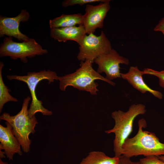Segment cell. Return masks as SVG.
I'll list each match as a JSON object with an SVG mask.
<instances>
[{"label": "cell", "instance_id": "obj_3", "mask_svg": "<svg viewBox=\"0 0 164 164\" xmlns=\"http://www.w3.org/2000/svg\"><path fill=\"white\" fill-rule=\"evenodd\" d=\"M146 111L145 105L138 104L131 105L126 112L119 110L111 113V117L115 121L114 126L112 129L105 131V132L115 134L113 140L115 156L119 157L122 155V145L133 131L135 118L139 115L145 114Z\"/></svg>", "mask_w": 164, "mask_h": 164}, {"label": "cell", "instance_id": "obj_13", "mask_svg": "<svg viewBox=\"0 0 164 164\" xmlns=\"http://www.w3.org/2000/svg\"><path fill=\"white\" fill-rule=\"evenodd\" d=\"M86 35L83 25L50 29V36L59 42L72 40L79 44Z\"/></svg>", "mask_w": 164, "mask_h": 164}, {"label": "cell", "instance_id": "obj_24", "mask_svg": "<svg viewBox=\"0 0 164 164\" xmlns=\"http://www.w3.org/2000/svg\"><path fill=\"white\" fill-rule=\"evenodd\" d=\"M158 157L160 159L164 162V155H161L158 156Z\"/></svg>", "mask_w": 164, "mask_h": 164}, {"label": "cell", "instance_id": "obj_9", "mask_svg": "<svg viewBox=\"0 0 164 164\" xmlns=\"http://www.w3.org/2000/svg\"><path fill=\"white\" fill-rule=\"evenodd\" d=\"M111 1L108 0L97 5H86L83 24L86 34L94 33L96 29L103 27L104 19L110 9Z\"/></svg>", "mask_w": 164, "mask_h": 164}, {"label": "cell", "instance_id": "obj_22", "mask_svg": "<svg viewBox=\"0 0 164 164\" xmlns=\"http://www.w3.org/2000/svg\"><path fill=\"white\" fill-rule=\"evenodd\" d=\"M2 150H0V159H2L5 157V152L2 151Z\"/></svg>", "mask_w": 164, "mask_h": 164}, {"label": "cell", "instance_id": "obj_19", "mask_svg": "<svg viewBox=\"0 0 164 164\" xmlns=\"http://www.w3.org/2000/svg\"><path fill=\"white\" fill-rule=\"evenodd\" d=\"M139 161L141 164H164V162L156 156L145 157L140 159Z\"/></svg>", "mask_w": 164, "mask_h": 164}, {"label": "cell", "instance_id": "obj_6", "mask_svg": "<svg viewBox=\"0 0 164 164\" xmlns=\"http://www.w3.org/2000/svg\"><path fill=\"white\" fill-rule=\"evenodd\" d=\"M48 53L47 50L43 49L34 39L32 38L18 43L13 41L12 37H5L0 46L1 57L9 56L14 60L19 58L24 63L28 62L27 57H33Z\"/></svg>", "mask_w": 164, "mask_h": 164}, {"label": "cell", "instance_id": "obj_7", "mask_svg": "<svg viewBox=\"0 0 164 164\" xmlns=\"http://www.w3.org/2000/svg\"><path fill=\"white\" fill-rule=\"evenodd\" d=\"M79 45L77 59L81 62L88 60L93 63L98 57L111 51V42L102 31L97 36L94 33L86 35Z\"/></svg>", "mask_w": 164, "mask_h": 164}, {"label": "cell", "instance_id": "obj_1", "mask_svg": "<svg viewBox=\"0 0 164 164\" xmlns=\"http://www.w3.org/2000/svg\"><path fill=\"white\" fill-rule=\"evenodd\" d=\"M138 124L136 134L132 138H128L123 143L122 155L130 158L140 155H164V143L160 142L154 133L143 130L147 127L145 120L140 119Z\"/></svg>", "mask_w": 164, "mask_h": 164}, {"label": "cell", "instance_id": "obj_10", "mask_svg": "<svg viewBox=\"0 0 164 164\" xmlns=\"http://www.w3.org/2000/svg\"><path fill=\"white\" fill-rule=\"evenodd\" d=\"M30 17L29 13L26 9H22L17 16L13 17L0 16V37L5 35L13 37L21 41L30 39L26 35L22 33L19 29L21 22L28 21Z\"/></svg>", "mask_w": 164, "mask_h": 164}, {"label": "cell", "instance_id": "obj_12", "mask_svg": "<svg viewBox=\"0 0 164 164\" xmlns=\"http://www.w3.org/2000/svg\"><path fill=\"white\" fill-rule=\"evenodd\" d=\"M143 71L140 70L137 66L131 67L127 73H121V77L127 80L133 87L142 93L145 94L148 92L158 98L162 99L163 97L162 94L148 86L143 79Z\"/></svg>", "mask_w": 164, "mask_h": 164}, {"label": "cell", "instance_id": "obj_17", "mask_svg": "<svg viewBox=\"0 0 164 164\" xmlns=\"http://www.w3.org/2000/svg\"><path fill=\"white\" fill-rule=\"evenodd\" d=\"M108 0H65L62 2L61 4L64 7H67L75 5L82 6L85 4L95 2H101Z\"/></svg>", "mask_w": 164, "mask_h": 164}, {"label": "cell", "instance_id": "obj_16", "mask_svg": "<svg viewBox=\"0 0 164 164\" xmlns=\"http://www.w3.org/2000/svg\"><path fill=\"white\" fill-rule=\"evenodd\" d=\"M4 66L3 63L0 62V112H1L4 104L9 101L17 102L18 100L9 93V89L5 85L2 77V70Z\"/></svg>", "mask_w": 164, "mask_h": 164}, {"label": "cell", "instance_id": "obj_23", "mask_svg": "<svg viewBox=\"0 0 164 164\" xmlns=\"http://www.w3.org/2000/svg\"><path fill=\"white\" fill-rule=\"evenodd\" d=\"M0 164H12V163L8 164L7 162H3L1 159H0Z\"/></svg>", "mask_w": 164, "mask_h": 164}, {"label": "cell", "instance_id": "obj_18", "mask_svg": "<svg viewBox=\"0 0 164 164\" xmlns=\"http://www.w3.org/2000/svg\"><path fill=\"white\" fill-rule=\"evenodd\" d=\"M144 74H149L157 77L159 80V86L164 88V70L158 71L153 69L146 68L143 71Z\"/></svg>", "mask_w": 164, "mask_h": 164}, {"label": "cell", "instance_id": "obj_11", "mask_svg": "<svg viewBox=\"0 0 164 164\" xmlns=\"http://www.w3.org/2000/svg\"><path fill=\"white\" fill-rule=\"evenodd\" d=\"M5 124L6 127L0 125V150H4L7 157L12 160L15 153L22 155L21 145L13 133L12 126L7 121Z\"/></svg>", "mask_w": 164, "mask_h": 164}, {"label": "cell", "instance_id": "obj_8", "mask_svg": "<svg viewBox=\"0 0 164 164\" xmlns=\"http://www.w3.org/2000/svg\"><path fill=\"white\" fill-rule=\"evenodd\" d=\"M94 62L98 65L97 72L99 73H104L105 78L111 81L118 78H121L120 64L128 65L129 60L120 55L117 51L112 49L109 52L98 57Z\"/></svg>", "mask_w": 164, "mask_h": 164}, {"label": "cell", "instance_id": "obj_21", "mask_svg": "<svg viewBox=\"0 0 164 164\" xmlns=\"http://www.w3.org/2000/svg\"><path fill=\"white\" fill-rule=\"evenodd\" d=\"M153 30L155 32H160L164 33V17L159 21L154 28Z\"/></svg>", "mask_w": 164, "mask_h": 164}, {"label": "cell", "instance_id": "obj_4", "mask_svg": "<svg viewBox=\"0 0 164 164\" xmlns=\"http://www.w3.org/2000/svg\"><path fill=\"white\" fill-rule=\"evenodd\" d=\"M31 99L29 96L24 99L21 109L16 115L11 116L9 113L4 112L0 117L1 120L5 121L12 126L13 134L25 153L30 150L31 141L29 135L35 132V128L38 124L35 116L31 117L29 114L28 107Z\"/></svg>", "mask_w": 164, "mask_h": 164}, {"label": "cell", "instance_id": "obj_15", "mask_svg": "<svg viewBox=\"0 0 164 164\" xmlns=\"http://www.w3.org/2000/svg\"><path fill=\"white\" fill-rule=\"evenodd\" d=\"M119 157H109L104 152L94 151L90 152L79 164H118Z\"/></svg>", "mask_w": 164, "mask_h": 164}, {"label": "cell", "instance_id": "obj_25", "mask_svg": "<svg viewBox=\"0 0 164 164\" xmlns=\"http://www.w3.org/2000/svg\"><path fill=\"white\" fill-rule=\"evenodd\" d=\"M162 33L163 34V36H164V33Z\"/></svg>", "mask_w": 164, "mask_h": 164}, {"label": "cell", "instance_id": "obj_20", "mask_svg": "<svg viewBox=\"0 0 164 164\" xmlns=\"http://www.w3.org/2000/svg\"><path fill=\"white\" fill-rule=\"evenodd\" d=\"M118 164H141L139 161L133 162L130 158L121 155L119 157V162Z\"/></svg>", "mask_w": 164, "mask_h": 164}, {"label": "cell", "instance_id": "obj_5", "mask_svg": "<svg viewBox=\"0 0 164 164\" xmlns=\"http://www.w3.org/2000/svg\"><path fill=\"white\" fill-rule=\"evenodd\" d=\"M58 76L55 71L48 70H43L38 72H29L24 76L15 75H8L7 78L9 80H17L26 83L31 93L32 101L28 110L29 116L32 117L37 112H41L44 115L50 116L53 112L45 108L43 105V102L38 99L36 93L37 85L41 80H48L49 84L58 80Z\"/></svg>", "mask_w": 164, "mask_h": 164}, {"label": "cell", "instance_id": "obj_2", "mask_svg": "<svg viewBox=\"0 0 164 164\" xmlns=\"http://www.w3.org/2000/svg\"><path fill=\"white\" fill-rule=\"evenodd\" d=\"M92 63L87 60L81 62L80 67L75 72L59 77L60 89L65 91L67 87L71 86L79 91H86L92 95H96L98 91V85L95 82L96 80H102L112 85H115L114 83L96 71L93 68Z\"/></svg>", "mask_w": 164, "mask_h": 164}, {"label": "cell", "instance_id": "obj_14", "mask_svg": "<svg viewBox=\"0 0 164 164\" xmlns=\"http://www.w3.org/2000/svg\"><path fill=\"white\" fill-rule=\"evenodd\" d=\"M50 29L83 25V15L78 13L72 14H63L49 22Z\"/></svg>", "mask_w": 164, "mask_h": 164}]
</instances>
